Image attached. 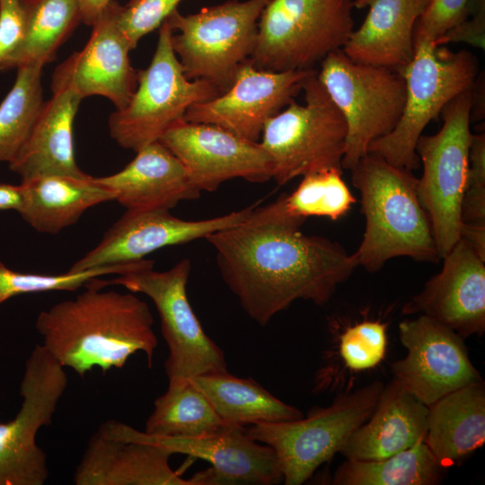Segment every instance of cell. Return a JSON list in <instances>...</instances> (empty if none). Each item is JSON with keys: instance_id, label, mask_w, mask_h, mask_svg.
<instances>
[{"instance_id": "3957f363", "label": "cell", "mask_w": 485, "mask_h": 485, "mask_svg": "<svg viewBox=\"0 0 485 485\" xmlns=\"http://www.w3.org/2000/svg\"><path fill=\"white\" fill-rule=\"evenodd\" d=\"M361 195L366 219L363 240L354 254L358 266L375 272L395 257L437 262L440 258L430 220L418 193L412 171L367 153L350 170Z\"/></svg>"}, {"instance_id": "83f0119b", "label": "cell", "mask_w": 485, "mask_h": 485, "mask_svg": "<svg viewBox=\"0 0 485 485\" xmlns=\"http://www.w3.org/2000/svg\"><path fill=\"white\" fill-rule=\"evenodd\" d=\"M228 426L296 420L304 417L297 408L285 403L251 378H240L228 370L191 378Z\"/></svg>"}, {"instance_id": "4dcf8cb0", "label": "cell", "mask_w": 485, "mask_h": 485, "mask_svg": "<svg viewBox=\"0 0 485 485\" xmlns=\"http://www.w3.org/2000/svg\"><path fill=\"white\" fill-rule=\"evenodd\" d=\"M82 21L79 0H29L24 41L10 69L53 61L57 48Z\"/></svg>"}, {"instance_id": "52a82bcc", "label": "cell", "mask_w": 485, "mask_h": 485, "mask_svg": "<svg viewBox=\"0 0 485 485\" xmlns=\"http://www.w3.org/2000/svg\"><path fill=\"white\" fill-rule=\"evenodd\" d=\"M384 386L377 380L339 394L330 406L315 407L307 417L258 423L245 427V432L273 449L286 485H301L368 419Z\"/></svg>"}, {"instance_id": "4fadbf2b", "label": "cell", "mask_w": 485, "mask_h": 485, "mask_svg": "<svg viewBox=\"0 0 485 485\" xmlns=\"http://www.w3.org/2000/svg\"><path fill=\"white\" fill-rule=\"evenodd\" d=\"M67 384L65 367L42 344L36 345L24 366L21 408L13 419L0 423V485H43L48 481L47 454L36 436L51 424Z\"/></svg>"}, {"instance_id": "ba28073f", "label": "cell", "mask_w": 485, "mask_h": 485, "mask_svg": "<svg viewBox=\"0 0 485 485\" xmlns=\"http://www.w3.org/2000/svg\"><path fill=\"white\" fill-rule=\"evenodd\" d=\"M317 71L304 84L305 103L294 100L269 119L259 141L270 159L272 179L279 186L313 172L342 169L347 125Z\"/></svg>"}, {"instance_id": "f1b7e54d", "label": "cell", "mask_w": 485, "mask_h": 485, "mask_svg": "<svg viewBox=\"0 0 485 485\" xmlns=\"http://www.w3.org/2000/svg\"><path fill=\"white\" fill-rule=\"evenodd\" d=\"M443 467L424 440L375 461H345L331 479L334 485H436Z\"/></svg>"}, {"instance_id": "9a60e30c", "label": "cell", "mask_w": 485, "mask_h": 485, "mask_svg": "<svg viewBox=\"0 0 485 485\" xmlns=\"http://www.w3.org/2000/svg\"><path fill=\"white\" fill-rule=\"evenodd\" d=\"M399 333L407 355L392 363L393 379L425 405L482 381L463 339L436 320L424 314L404 320Z\"/></svg>"}, {"instance_id": "74e56055", "label": "cell", "mask_w": 485, "mask_h": 485, "mask_svg": "<svg viewBox=\"0 0 485 485\" xmlns=\"http://www.w3.org/2000/svg\"><path fill=\"white\" fill-rule=\"evenodd\" d=\"M485 0H428L415 31L436 42L446 31L468 19Z\"/></svg>"}, {"instance_id": "836d02e7", "label": "cell", "mask_w": 485, "mask_h": 485, "mask_svg": "<svg viewBox=\"0 0 485 485\" xmlns=\"http://www.w3.org/2000/svg\"><path fill=\"white\" fill-rule=\"evenodd\" d=\"M139 265L140 260L81 271L68 270L62 274L46 275L15 271L0 261V304L21 295L48 291H75L93 278L110 274H125L135 270Z\"/></svg>"}, {"instance_id": "8d00e7d4", "label": "cell", "mask_w": 485, "mask_h": 485, "mask_svg": "<svg viewBox=\"0 0 485 485\" xmlns=\"http://www.w3.org/2000/svg\"><path fill=\"white\" fill-rule=\"evenodd\" d=\"M463 225L485 227V135H473L461 204Z\"/></svg>"}, {"instance_id": "4316f807", "label": "cell", "mask_w": 485, "mask_h": 485, "mask_svg": "<svg viewBox=\"0 0 485 485\" xmlns=\"http://www.w3.org/2000/svg\"><path fill=\"white\" fill-rule=\"evenodd\" d=\"M424 442L443 468L485 442V384L473 383L428 406Z\"/></svg>"}, {"instance_id": "2e32d148", "label": "cell", "mask_w": 485, "mask_h": 485, "mask_svg": "<svg viewBox=\"0 0 485 485\" xmlns=\"http://www.w3.org/2000/svg\"><path fill=\"white\" fill-rule=\"evenodd\" d=\"M184 166L199 191H215L225 181L272 179L270 159L260 142L240 137L220 127L184 119L159 138Z\"/></svg>"}, {"instance_id": "277c9868", "label": "cell", "mask_w": 485, "mask_h": 485, "mask_svg": "<svg viewBox=\"0 0 485 485\" xmlns=\"http://www.w3.org/2000/svg\"><path fill=\"white\" fill-rule=\"evenodd\" d=\"M397 71L406 86L402 115L391 133L369 145L368 153L413 171L420 163L416 145L424 128L448 102L473 86L479 61L470 51H452L414 31L413 57Z\"/></svg>"}, {"instance_id": "7c38bea8", "label": "cell", "mask_w": 485, "mask_h": 485, "mask_svg": "<svg viewBox=\"0 0 485 485\" xmlns=\"http://www.w3.org/2000/svg\"><path fill=\"white\" fill-rule=\"evenodd\" d=\"M150 65L137 70V86L129 102L109 119L110 137L135 152L158 141L193 104L215 98L219 91L205 80L189 79L172 46V31L164 20L159 27Z\"/></svg>"}, {"instance_id": "ffe728a7", "label": "cell", "mask_w": 485, "mask_h": 485, "mask_svg": "<svg viewBox=\"0 0 485 485\" xmlns=\"http://www.w3.org/2000/svg\"><path fill=\"white\" fill-rule=\"evenodd\" d=\"M120 7L111 0L102 9L84 48L60 64L52 78V84L71 86L82 99L104 96L117 110L127 106L137 86V70L128 57L131 49L118 25Z\"/></svg>"}, {"instance_id": "f546056e", "label": "cell", "mask_w": 485, "mask_h": 485, "mask_svg": "<svg viewBox=\"0 0 485 485\" xmlns=\"http://www.w3.org/2000/svg\"><path fill=\"white\" fill-rule=\"evenodd\" d=\"M228 425L190 379L168 382L166 392L154 402L145 432L166 436H198Z\"/></svg>"}, {"instance_id": "7a4b0ae2", "label": "cell", "mask_w": 485, "mask_h": 485, "mask_svg": "<svg viewBox=\"0 0 485 485\" xmlns=\"http://www.w3.org/2000/svg\"><path fill=\"white\" fill-rule=\"evenodd\" d=\"M98 278L75 297L39 313L35 328L42 345L81 377L95 367L121 368L137 352L151 366L158 340L147 304L132 292L102 290Z\"/></svg>"}, {"instance_id": "9c48e42d", "label": "cell", "mask_w": 485, "mask_h": 485, "mask_svg": "<svg viewBox=\"0 0 485 485\" xmlns=\"http://www.w3.org/2000/svg\"><path fill=\"white\" fill-rule=\"evenodd\" d=\"M317 76L345 119L341 166L350 171L373 141L399 123L406 99L404 78L394 69L356 62L342 49L322 61Z\"/></svg>"}, {"instance_id": "8992f818", "label": "cell", "mask_w": 485, "mask_h": 485, "mask_svg": "<svg viewBox=\"0 0 485 485\" xmlns=\"http://www.w3.org/2000/svg\"><path fill=\"white\" fill-rule=\"evenodd\" d=\"M269 1H226L188 15L173 10L165 21L177 32L172 46L186 76L226 91L253 53L259 19Z\"/></svg>"}, {"instance_id": "cb8c5ba5", "label": "cell", "mask_w": 485, "mask_h": 485, "mask_svg": "<svg viewBox=\"0 0 485 485\" xmlns=\"http://www.w3.org/2000/svg\"><path fill=\"white\" fill-rule=\"evenodd\" d=\"M428 0H353L354 8L368 7L357 30L342 48L352 60L399 70L414 55V31Z\"/></svg>"}, {"instance_id": "b9f144b4", "label": "cell", "mask_w": 485, "mask_h": 485, "mask_svg": "<svg viewBox=\"0 0 485 485\" xmlns=\"http://www.w3.org/2000/svg\"><path fill=\"white\" fill-rule=\"evenodd\" d=\"M111 0H79L82 22L86 25L94 23L102 9Z\"/></svg>"}, {"instance_id": "1f68e13d", "label": "cell", "mask_w": 485, "mask_h": 485, "mask_svg": "<svg viewBox=\"0 0 485 485\" xmlns=\"http://www.w3.org/2000/svg\"><path fill=\"white\" fill-rule=\"evenodd\" d=\"M42 67H17L14 84L0 103V162H13L29 138L44 103Z\"/></svg>"}, {"instance_id": "60d3db41", "label": "cell", "mask_w": 485, "mask_h": 485, "mask_svg": "<svg viewBox=\"0 0 485 485\" xmlns=\"http://www.w3.org/2000/svg\"><path fill=\"white\" fill-rule=\"evenodd\" d=\"M22 202V187L0 183V210L17 211Z\"/></svg>"}, {"instance_id": "6da1fadb", "label": "cell", "mask_w": 485, "mask_h": 485, "mask_svg": "<svg viewBox=\"0 0 485 485\" xmlns=\"http://www.w3.org/2000/svg\"><path fill=\"white\" fill-rule=\"evenodd\" d=\"M304 222L285 211L279 197L205 238L223 280L261 326L296 300L326 304L358 267L340 243L304 234Z\"/></svg>"}, {"instance_id": "d590c367", "label": "cell", "mask_w": 485, "mask_h": 485, "mask_svg": "<svg viewBox=\"0 0 485 485\" xmlns=\"http://www.w3.org/2000/svg\"><path fill=\"white\" fill-rule=\"evenodd\" d=\"M182 0H129L121 5L118 25L130 49L139 40L161 26Z\"/></svg>"}, {"instance_id": "603a6c76", "label": "cell", "mask_w": 485, "mask_h": 485, "mask_svg": "<svg viewBox=\"0 0 485 485\" xmlns=\"http://www.w3.org/2000/svg\"><path fill=\"white\" fill-rule=\"evenodd\" d=\"M25 145L9 169L27 181L41 176L84 177L76 164L73 123L82 97L69 85L52 84Z\"/></svg>"}, {"instance_id": "5bb4252c", "label": "cell", "mask_w": 485, "mask_h": 485, "mask_svg": "<svg viewBox=\"0 0 485 485\" xmlns=\"http://www.w3.org/2000/svg\"><path fill=\"white\" fill-rule=\"evenodd\" d=\"M102 425L115 436L208 462L211 467L190 478L191 485H273L283 481L273 449L249 436L243 427L227 426L215 433L187 437L150 435L112 419Z\"/></svg>"}, {"instance_id": "ab89813d", "label": "cell", "mask_w": 485, "mask_h": 485, "mask_svg": "<svg viewBox=\"0 0 485 485\" xmlns=\"http://www.w3.org/2000/svg\"><path fill=\"white\" fill-rule=\"evenodd\" d=\"M451 42H465L484 49L485 3L480 4L468 19L446 31L435 43L444 46Z\"/></svg>"}, {"instance_id": "e575fe53", "label": "cell", "mask_w": 485, "mask_h": 485, "mask_svg": "<svg viewBox=\"0 0 485 485\" xmlns=\"http://www.w3.org/2000/svg\"><path fill=\"white\" fill-rule=\"evenodd\" d=\"M386 323L364 321L348 328L340 338L339 351L347 367L354 371L377 366L387 347Z\"/></svg>"}, {"instance_id": "d6a6232c", "label": "cell", "mask_w": 485, "mask_h": 485, "mask_svg": "<svg viewBox=\"0 0 485 485\" xmlns=\"http://www.w3.org/2000/svg\"><path fill=\"white\" fill-rule=\"evenodd\" d=\"M302 178L291 194L280 196L285 211L293 217L304 221L310 216L337 220L356 202L342 179V169H324Z\"/></svg>"}, {"instance_id": "7402d4cb", "label": "cell", "mask_w": 485, "mask_h": 485, "mask_svg": "<svg viewBox=\"0 0 485 485\" xmlns=\"http://www.w3.org/2000/svg\"><path fill=\"white\" fill-rule=\"evenodd\" d=\"M136 153L121 171L96 177L127 210H170L181 201L200 197L184 166L160 141Z\"/></svg>"}, {"instance_id": "5b68a950", "label": "cell", "mask_w": 485, "mask_h": 485, "mask_svg": "<svg viewBox=\"0 0 485 485\" xmlns=\"http://www.w3.org/2000/svg\"><path fill=\"white\" fill-rule=\"evenodd\" d=\"M353 0H270L249 61L274 72L316 70L354 31Z\"/></svg>"}, {"instance_id": "f35d334b", "label": "cell", "mask_w": 485, "mask_h": 485, "mask_svg": "<svg viewBox=\"0 0 485 485\" xmlns=\"http://www.w3.org/2000/svg\"><path fill=\"white\" fill-rule=\"evenodd\" d=\"M29 0H0V70L10 65L26 37Z\"/></svg>"}, {"instance_id": "8fae6325", "label": "cell", "mask_w": 485, "mask_h": 485, "mask_svg": "<svg viewBox=\"0 0 485 485\" xmlns=\"http://www.w3.org/2000/svg\"><path fill=\"white\" fill-rule=\"evenodd\" d=\"M472 89L448 102L441 111L443 126L431 136L421 135L416 153L423 164L418 179L419 202L430 220L440 259L461 238V204L469 166Z\"/></svg>"}, {"instance_id": "ac0fdd59", "label": "cell", "mask_w": 485, "mask_h": 485, "mask_svg": "<svg viewBox=\"0 0 485 485\" xmlns=\"http://www.w3.org/2000/svg\"><path fill=\"white\" fill-rule=\"evenodd\" d=\"M254 205L204 220L181 219L170 210H127L107 230L100 242L68 270L135 262L163 247L205 239L212 233L244 220Z\"/></svg>"}, {"instance_id": "e0dca14e", "label": "cell", "mask_w": 485, "mask_h": 485, "mask_svg": "<svg viewBox=\"0 0 485 485\" xmlns=\"http://www.w3.org/2000/svg\"><path fill=\"white\" fill-rule=\"evenodd\" d=\"M316 71L262 70L248 60L239 67L226 91L191 105L184 119L217 126L259 142L267 121L294 101L305 80Z\"/></svg>"}, {"instance_id": "d6986e66", "label": "cell", "mask_w": 485, "mask_h": 485, "mask_svg": "<svg viewBox=\"0 0 485 485\" xmlns=\"http://www.w3.org/2000/svg\"><path fill=\"white\" fill-rule=\"evenodd\" d=\"M441 271L402 307L404 314H424L463 339L485 331V259L460 238L443 258Z\"/></svg>"}, {"instance_id": "30bf717a", "label": "cell", "mask_w": 485, "mask_h": 485, "mask_svg": "<svg viewBox=\"0 0 485 485\" xmlns=\"http://www.w3.org/2000/svg\"><path fill=\"white\" fill-rule=\"evenodd\" d=\"M154 263L146 259L138 269L110 280L99 278V283L102 287L122 286L153 301L168 347L164 363L168 382L227 371L223 350L205 332L189 302L190 260L182 259L165 271L154 270Z\"/></svg>"}, {"instance_id": "44dd1931", "label": "cell", "mask_w": 485, "mask_h": 485, "mask_svg": "<svg viewBox=\"0 0 485 485\" xmlns=\"http://www.w3.org/2000/svg\"><path fill=\"white\" fill-rule=\"evenodd\" d=\"M173 454L157 445L115 436L101 424L77 463L75 485H191L169 463Z\"/></svg>"}, {"instance_id": "d4e9b609", "label": "cell", "mask_w": 485, "mask_h": 485, "mask_svg": "<svg viewBox=\"0 0 485 485\" xmlns=\"http://www.w3.org/2000/svg\"><path fill=\"white\" fill-rule=\"evenodd\" d=\"M427 416L428 406L392 379L384 386L371 416L340 453L357 461L392 456L424 440Z\"/></svg>"}, {"instance_id": "484cf974", "label": "cell", "mask_w": 485, "mask_h": 485, "mask_svg": "<svg viewBox=\"0 0 485 485\" xmlns=\"http://www.w3.org/2000/svg\"><path fill=\"white\" fill-rule=\"evenodd\" d=\"M17 212L40 233L57 234L75 224L90 207L114 200L112 191L96 177L48 175L21 182Z\"/></svg>"}]
</instances>
